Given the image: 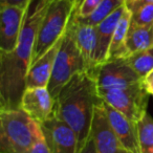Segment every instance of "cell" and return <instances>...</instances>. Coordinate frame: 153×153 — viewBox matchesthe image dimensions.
<instances>
[{
    "instance_id": "cell-3",
    "label": "cell",
    "mask_w": 153,
    "mask_h": 153,
    "mask_svg": "<svg viewBox=\"0 0 153 153\" xmlns=\"http://www.w3.org/2000/svg\"><path fill=\"white\" fill-rule=\"evenodd\" d=\"M41 130L23 109L0 111V152L26 153Z\"/></svg>"
},
{
    "instance_id": "cell-4",
    "label": "cell",
    "mask_w": 153,
    "mask_h": 153,
    "mask_svg": "<svg viewBox=\"0 0 153 153\" xmlns=\"http://www.w3.org/2000/svg\"><path fill=\"white\" fill-rule=\"evenodd\" d=\"M79 2L80 0H55L49 4L38 30L32 64L64 36Z\"/></svg>"
},
{
    "instance_id": "cell-11",
    "label": "cell",
    "mask_w": 153,
    "mask_h": 153,
    "mask_svg": "<svg viewBox=\"0 0 153 153\" xmlns=\"http://www.w3.org/2000/svg\"><path fill=\"white\" fill-rule=\"evenodd\" d=\"M21 109L38 123H43L53 117L55 99L47 87L25 88L21 101Z\"/></svg>"
},
{
    "instance_id": "cell-28",
    "label": "cell",
    "mask_w": 153,
    "mask_h": 153,
    "mask_svg": "<svg viewBox=\"0 0 153 153\" xmlns=\"http://www.w3.org/2000/svg\"><path fill=\"white\" fill-rule=\"evenodd\" d=\"M48 1H49V2L51 3V2H53V1H55V0H48Z\"/></svg>"
},
{
    "instance_id": "cell-15",
    "label": "cell",
    "mask_w": 153,
    "mask_h": 153,
    "mask_svg": "<svg viewBox=\"0 0 153 153\" xmlns=\"http://www.w3.org/2000/svg\"><path fill=\"white\" fill-rule=\"evenodd\" d=\"M74 35H76V45L79 47V51L85 62L86 71L90 72L96 67L94 57L97 51V26L79 22L76 20L74 13Z\"/></svg>"
},
{
    "instance_id": "cell-10",
    "label": "cell",
    "mask_w": 153,
    "mask_h": 153,
    "mask_svg": "<svg viewBox=\"0 0 153 153\" xmlns=\"http://www.w3.org/2000/svg\"><path fill=\"white\" fill-rule=\"evenodd\" d=\"M26 9L0 5V53H11L18 43Z\"/></svg>"
},
{
    "instance_id": "cell-24",
    "label": "cell",
    "mask_w": 153,
    "mask_h": 153,
    "mask_svg": "<svg viewBox=\"0 0 153 153\" xmlns=\"http://www.w3.org/2000/svg\"><path fill=\"white\" fill-rule=\"evenodd\" d=\"M148 3H153V0H125L126 7L131 13L140 7L144 4H148Z\"/></svg>"
},
{
    "instance_id": "cell-19",
    "label": "cell",
    "mask_w": 153,
    "mask_h": 153,
    "mask_svg": "<svg viewBox=\"0 0 153 153\" xmlns=\"http://www.w3.org/2000/svg\"><path fill=\"white\" fill-rule=\"evenodd\" d=\"M126 60L134 71L144 79L149 72L153 70V46L132 53Z\"/></svg>"
},
{
    "instance_id": "cell-7",
    "label": "cell",
    "mask_w": 153,
    "mask_h": 153,
    "mask_svg": "<svg viewBox=\"0 0 153 153\" xmlns=\"http://www.w3.org/2000/svg\"><path fill=\"white\" fill-rule=\"evenodd\" d=\"M97 82L98 92L121 89L143 82L126 59L107 60L89 72Z\"/></svg>"
},
{
    "instance_id": "cell-5",
    "label": "cell",
    "mask_w": 153,
    "mask_h": 153,
    "mask_svg": "<svg viewBox=\"0 0 153 153\" xmlns=\"http://www.w3.org/2000/svg\"><path fill=\"white\" fill-rule=\"evenodd\" d=\"M76 13V11H74ZM74 13L72 15L67 30L64 35L61 47L56 57L51 80L47 85L48 91L53 99H57L63 86L74 74L86 71L85 62L83 60L79 47L76 45L74 35Z\"/></svg>"
},
{
    "instance_id": "cell-17",
    "label": "cell",
    "mask_w": 153,
    "mask_h": 153,
    "mask_svg": "<svg viewBox=\"0 0 153 153\" xmlns=\"http://www.w3.org/2000/svg\"><path fill=\"white\" fill-rule=\"evenodd\" d=\"M129 56L153 46V25L143 26L130 23L126 40Z\"/></svg>"
},
{
    "instance_id": "cell-27",
    "label": "cell",
    "mask_w": 153,
    "mask_h": 153,
    "mask_svg": "<svg viewBox=\"0 0 153 153\" xmlns=\"http://www.w3.org/2000/svg\"><path fill=\"white\" fill-rule=\"evenodd\" d=\"M80 153H97L96 144H94V140L92 138V136H90V138L86 143L85 146L83 147V149L80 151Z\"/></svg>"
},
{
    "instance_id": "cell-2",
    "label": "cell",
    "mask_w": 153,
    "mask_h": 153,
    "mask_svg": "<svg viewBox=\"0 0 153 153\" xmlns=\"http://www.w3.org/2000/svg\"><path fill=\"white\" fill-rule=\"evenodd\" d=\"M102 101L96 80L87 71L74 74L55 100L53 115L76 132L79 153L91 136L94 109Z\"/></svg>"
},
{
    "instance_id": "cell-25",
    "label": "cell",
    "mask_w": 153,
    "mask_h": 153,
    "mask_svg": "<svg viewBox=\"0 0 153 153\" xmlns=\"http://www.w3.org/2000/svg\"><path fill=\"white\" fill-rule=\"evenodd\" d=\"M30 0H0V5H12L26 9Z\"/></svg>"
},
{
    "instance_id": "cell-14",
    "label": "cell",
    "mask_w": 153,
    "mask_h": 153,
    "mask_svg": "<svg viewBox=\"0 0 153 153\" xmlns=\"http://www.w3.org/2000/svg\"><path fill=\"white\" fill-rule=\"evenodd\" d=\"M125 9L126 4H124L123 7L117 9L114 13L108 16L99 25H97V51L96 57H94V65H96V67L105 63L108 60V53L111 41H112L117 23H119Z\"/></svg>"
},
{
    "instance_id": "cell-22",
    "label": "cell",
    "mask_w": 153,
    "mask_h": 153,
    "mask_svg": "<svg viewBox=\"0 0 153 153\" xmlns=\"http://www.w3.org/2000/svg\"><path fill=\"white\" fill-rule=\"evenodd\" d=\"M103 0H81L76 9V17L86 18L100 5Z\"/></svg>"
},
{
    "instance_id": "cell-16",
    "label": "cell",
    "mask_w": 153,
    "mask_h": 153,
    "mask_svg": "<svg viewBox=\"0 0 153 153\" xmlns=\"http://www.w3.org/2000/svg\"><path fill=\"white\" fill-rule=\"evenodd\" d=\"M131 12L126 7L125 11L117 23L112 41H111L108 60L127 59L129 57V53H128L127 46H126V40H127L128 30H129V26L131 23Z\"/></svg>"
},
{
    "instance_id": "cell-9",
    "label": "cell",
    "mask_w": 153,
    "mask_h": 153,
    "mask_svg": "<svg viewBox=\"0 0 153 153\" xmlns=\"http://www.w3.org/2000/svg\"><path fill=\"white\" fill-rule=\"evenodd\" d=\"M91 136L96 144L97 153H129L113 132L107 119L103 101L94 109Z\"/></svg>"
},
{
    "instance_id": "cell-1",
    "label": "cell",
    "mask_w": 153,
    "mask_h": 153,
    "mask_svg": "<svg viewBox=\"0 0 153 153\" xmlns=\"http://www.w3.org/2000/svg\"><path fill=\"white\" fill-rule=\"evenodd\" d=\"M48 0H30L26 7L18 43L11 53H0V110L21 108L26 88V76L33 61L39 27L45 16Z\"/></svg>"
},
{
    "instance_id": "cell-18",
    "label": "cell",
    "mask_w": 153,
    "mask_h": 153,
    "mask_svg": "<svg viewBox=\"0 0 153 153\" xmlns=\"http://www.w3.org/2000/svg\"><path fill=\"white\" fill-rule=\"evenodd\" d=\"M124 4H125V0H103L102 2L100 3V5L88 17L78 18L76 17V20L81 22V23L97 26L102 21H104L108 16H110L112 13H114L117 9L123 7Z\"/></svg>"
},
{
    "instance_id": "cell-13",
    "label": "cell",
    "mask_w": 153,
    "mask_h": 153,
    "mask_svg": "<svg viewBox=\"0 0 153 153\" xmlns=\"http://www.w3.org/2000/svg\"><path fill=\"white\" fill-rule=\"evenodd\" d=\"M63 38L64 36L59 41H57L38 61L30 65L26 76V88L47 87L53 72L56 57L61 47Z\"/></svg>"
},
{
    "instance_id": "cell-8",
    "label": "cell",
    "mask_w": 153,
    "mask_h": 153,
    "mask_svg": "<svg viewBox=\"0 0 153 153\" xmlns=\"http://www.w3.org/2000/svg\"><path fill=\"white\" fill-rule=\"evenodd\" d=\"M40 125L51 153H79L78 136L65 122L53 115Z\"/></svg>"
},
{
    "instance_id": "cell-23",
    "label": "cell",
    "mask_w": 153,
    "mask_h": 153,
    "mask_svg": "<svg viewBox=\"0 0 153 153\" xmlns=\"http://www.w3.org/2000/svg\"><path fill=\"white\" fill-rule=\"evenodd\" d=\"M26 153H51L48 145H47V142L45 140V136L43 134L42 128L37 134V137L35 140L34 144L32 145V147L28 149Z\"/></svg>"
},
{
    "instance_id": "cell-21",
    "label": "cell",
    "mask_w": 153,
    "mask_h": 153,
    "mask_svg": "<svg viewBox=\"0 0 153 153\" xmlns=\"http://www.w3.org/2000/svg\"><path fill=\"white\" fill-rule=\"evenodd\" d=\"M131 22L137 25H153V3L144 4L132 12Z\"/></svg>"
},
{
    "instance_id": "cell-6",
    "label": "cell",
    "mask_w": 153,
    "mask_h": 153,
    "mask_svg": "<svg viewBox=\"0 0 153 153\" xmlns=\"http://www.w3.org/2000/svg\"><path fill=\"white\" fill-rule=\"evenodd\" d=\"M99 96L106 104L123 113L130 121L137 124L147 113L149 94L143 82L126 88L111 89L100 92Z\"/></svg>"
},
{
    "instance_id": "cell-12",
    "label": "cell",
    "mask_w": 153,
    "mask_h": 153,
    "mask_svg": "<svg viewBox=\"0 0 153 153\" xmlns=\"http://www.w3.org/2000/svg\"><path fill=\"white\" fill-rule=\"evenodd\" d=\"M104 107L109 124L124 148L129 153H140L136 123L130 121L126 115L105 102Z\"/></svg>"
},
{
    "instance_id": "cell-26",
    "label": "cell",
    "mask_w": 153,
    "mask_h": 153,
    "mask_svg": "<svg viewBox=\"0 0 153 153\" xmlns=\"http://www.w3.org/2000/svg\"><path fill=\"white\" fill-rule=\"evenodd\" d=\"M143 85H144L145 89L153 96V70L149 72L143 79Z\"/></svg>"
},
{
    "instance_id": "cell-20",
    "label": "cell",
    "mask_w": 153,
    "mask_h": 153,
    "mask_svg": "<svg viewBox=\"0 0 153 153\" xmlns=\"http://www.w3.org/2000/svg\"><path fill=\"white\" fill-rule=\"evenodd\" d=\"M140 153H153V119L148 112L137 124Z\"/></svg>"
}]
</instances>
